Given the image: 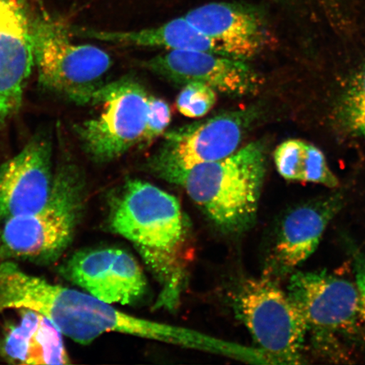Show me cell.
Wrapping results in <instances>:
<instances>
[{"instance_id": "1", "label": "cell", "mask_w": 365, "mask_h": 365, "mask_svg": "<svg viewBox=\"0 0 365 365\" xmlns=\"http://www.w3.org/2000/svg\"><path fill=\"white\" fill-rule=\"evenodd\" d=\"M108 227L135 246L156 278L157 307L176 309L190 251L189 222L179 200L149 182L128 180L109 200Z\"/></svg>"}, {"instance_id": "2", "label": "cell", "mask_w": 365, "mask_h": 365, "mask_svg": "<svg viewBox=\"0 0 365 365\" xmlns=\"http://www.w3.org/2000/svg\"><path fill=\"white\" fill-rule=\"evenodd\" d=\"M266 171V147L254 141L230 156L191 168L175 185L218 228L236 234L248 230L257 219Z\"/></svg>"}, {"instance_id": "3", "label": "cell", "mask_w": 365, "mask_h": 365, "mask_svg": "<svg viewBox=\"0 0 365 365\" xmlns=\"http://www.w3.org/2000/svg\"><path fill=\"white\" fill-rule=\"evenodd\" d=\"M86 194L80 168L71 163L59 166L44 207L0 226V262L49 264L58 261L75 239L85 211Z\"/></svg>"}, {"instance_id": "4", "label": "cell", "mask_w": 365, "mask_h": 365, "mask_svg": "<svg viewBox=\"0 0 365 365\" xmlns=\"http://www.w3.org/2000/svg\"><path fill=\"white\" fill-rule=\"evenodd\" d=\"M26 309L43 314L63 336L88 345L112 331L116 308L86 292L53 284L11 261L0 262V313Z\"/></svg>"}, {"instance_id": "5", "label": "cell", "mask_w": 365, "mask_h": 365, "mask_svg": "<svg viewBox=\"0 0 365 365\" xmlns=\"http://www.w3.org/2000/svg\"><path fill=\"white\" fill-rule=\"evenodd\" d=\"M31 38L41 84L77 104H90L111 68V56L97 46L73 42L65 27L48 18L31 22Z\"/></svg>"}, {"instance_id": "6", "label": "cell", "mask_w": 365, "mask_h": 365, "mask_svg": "<svg viewBox=\"0 0 365 365\" xmlns=\"http://www.w3.org/2000/svg\"><path fill=\"white\" fill-rule=\"evenodd\" d=\"M259 115L258 108L251 107L168 131L157 152L148 160L147 170L175 184L191 168L235 153Z\"/></svg>"}, {"instance_id": "7", "label": "cell", "mask_w": 365, "mask_h": 365, "mask_svg": "<svg viewBox=\"0 0 365 365\" xmlns=\"http://www.w3.org/2000/svg\"><path fill=\"white\" fill-rule=\"evenodd\" d=\"M235 304L259 349L274 364L301 363L307 323L289 295L271 277L245 280Z\"/></svg>"}, {"instance_id": "8", "label": "cell", "mask_w": 365, "mask_h": 365, "mask_svg": "<svg viewBox=\"0 0 365 365\" xmlns=\"http://www.w3.org/2000/svg\"><path fill=\"white\" fill-rule=\"evenodd\" d=\"M150 94L138 81L127 76L103 84L90 103L103 105L97 116L76 126L88 156L109 163L139 145L147 122Z\"/></svg>"}, {"instance_id": "9", "label": "cell", "mask_w": 365, "mask_h": 365, "mask_svg": "<svg viewBox=\"0 0 365 365\" xmlns=\"http://www.w3.org/2000/svg\"><path fill=\"white\" fill-rule=\"evenodd\" d=\"M63 279L104 303L134 304L147 294L148 282L138 262L125 250H81L58 268Z\"/></svg>"}, {"instance_id": "10", "label": "cell", "mask_w": 365, "mask_h": 365, "mask_svg": "<svg viewBox=\"0 0 365 365\" xmlns=\"http://www.w3.org/2000/svg\"><path fill=\"white\" fill-rule=\"evenodd\" d=\"M141 67L173 83L200 82L232 98L257 94L263 84L248 61L200 50H170L143 61Z\"/></svg>"}, {"instance_id": "11", "label": "cell", "mask_w": 365, "mask_h": 365, "mask_svg": "<svg viewBox=\"0 0 365 365\" xmlns=\"http://www.w3.org/2000/svg\"><path fill=\"white\" fill-rule=\"evenodd\" d=\"M54 172L51 143L35 136L0 165V226L42 209L51 194Z\"/></svg>"}, {"instance_id": "12", "label": "cell", "mask_w": 365, "mask_h": 365, "mask_svg": "<svg viewBox=\"0 0 365 365\" xmlns=\"http://www.w3.org/2000/svg\"><path fill=\"white\" fill-rule=\"evenodd\" d=\"M287 293L303 314L308 331H346L360 319L357 286L344 277L327 272H297Z\"/></svg>"}, {"instance_id": "13", "label": "cell", "mask_w": 365, "mask_h": 365, "mask_svg": "<svg viewBox=\"0 0 365 365\" xmlns=\"http://www.w3.org/2000/svg\"><path fill=\"white\" fill-rule=\"evenodd\" d=\"M182 17L228 57L249 61L268 43L267 27L262 16L245 4L209 3Z\"/></svg>"}, {"instance_id": "14", "label": "cell", "mask_w": 365, "mask_h": 365, "mask_svg": "<svg viewBox=\"0 0 365 365\" xmlns=\"http://www.w3.org/2000/svg\"><path fill=\"white\" fill-rule=\"evenodd\" d=\"M34 66L31 22L21 0H0V122L21 107Z\"/></svg>"}, {"instance_id": "15", "label": "cell", "mask_w": 365, "mask_h": 365, "mask_svg": "<svg viewBox=\"0 0 365 365\" xmlns=\"http://www.w3.org/2000/svg\"><path fill=\"white\" fill-rule=\"evenodd\" d=\"M341 205V196L335 195L296 205L286 212L274 249L277 272L294 271L312 257Z\"/></svg>"}, {"instance_id": "16", "label": "cell", "mask_w": 365, "mask_h": 365, "mask_svg": "<svg viewBox=\"0 0 365 365\" xmlns=\"http://www.w3.org/2000/svg\"><path fill=\"white\" fill-rule=\"evenodd\" d=\"M21 312L20 322L9 328L0 345L3 357L18 364H71L61 330L43 314Z\"/></svg>"}, {"instance_id": "17", "label": "cell", "mask_w": 365, "mask_h": 365, "mask_svg": "<svg viewBox=\"0 0 365 365\" xmlns=\"http://www.w3.org/2000/svg\"><path fill=\"white\" fill-rule=\"evenodd\" d=\"M93 38L135 48L170 50H200L226 56L225 52L187 21L176 18L163 24L133 31H93Z\"/></svg>"}, {"instance_id": "18", "label": "cell", "mask_w": 365, "mask_h": 365, "mask_svg": "<svg viewBox=\"0 0 365 365\" xmlns=\"http://www.w3.org/2000/svg\"><path fill=\"white\" fill-rule=\"evenodd\" d=\"M274 163L279 175L287 180L314 182L329 188L339 185L325 155L304 140L284 141L274 153Z\"/></svg>"}, {"instance_id": "19", "label": "cell", "mask_w": 365, "mask_h": 365, "mask_svg": "<svg viewBox=\"0 0 365 365\" xmlns=\"http://www.w3.org/2000/svg\"><path fill=\"white\" fill-rule=\"evenodd\" d=\"M217 102V91L200 82L184 85L177 98V108L186 117L200 118L207 114Z\"/></svg>"}, {"instance_id": "20", "label": "cell", "mask_w": 365, "mask_h": 365, "mask_svg": "<svg viewBox=\"0 0 365 365\" xmlns=\"http://www.w3.org/2000/svg\"><path fill=\"white\" fill-rule=\"evenodd\" d=\"M171 118L170 105L164 100L150 94L147 122L139 148L149 147L159 136L164 135L170 124Z\"/></svg>"}, {"instance_id": "21", "label": "cell", "mask_w": 365, "mask_h": 365, "mask_svg": "<svg viewBox=\"0 0 365 365\" xmlns=\"http://www.w3.org/2000/svg\"><path fill=\"white\" fill-rule=\"evenodd\" d=\"M345 113L351 125L365 115V68L354 81L346 95Z\"/></svg>"}, {"instance_id": "22", "label": "cell", "mask_w": 365, "mask_h": 365, "mask_svg": "<svg viewBox=\"0 0 365 365\" xmlns=\"http://www.w3.org/2000/svg\"><path fill=\"white\" fill-rule=\"evenodd\" d=\"M351 250L355 284L359 294V317L365 322V255L356 249Z\"/></svg>"}, {"instance_id": "23", "label": "cell", "mask_w": 365, "mask_h": 365, "mask_svg": "<svg viewBox=\"0 0 365 365\" xmlns=\"http://www.w3.org/2000/svg\"><path fill=\"white\" fill-rule=\"evenodd\" d=\"M352 126L354 129L357 130L359 133L363 135L365 138V115L360 118L359 120L353 123Z\"/></svg>"}]
</instances>
